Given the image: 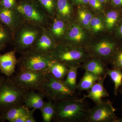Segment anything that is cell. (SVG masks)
<instances>
[{"label":"cell","mask_w":122,"mask_h":122,"mask_svg":"<svg viewBox=\"0 0 122 122\" xmlns=\"http://www.w3.org/2000/svg\"><path fill=\"white\" fill-rule=\"evenodd\" d=\"M90 25L95 32H99L102 30L103 29L102 20L98 17H92Z\"/></svg>","instance_id":"cell-30"},{"label":"cell","mask_w":122,"mask_h":122,"mask_svg":"<svg viewBox=\"0 0 122 122\" xmlns=\"http://www.w3.org/2000/svg\"><path fill=\"white\" fill-rule=\"evenodd\" d=\"M56 46L50 34L46 30L43 29L41 34L31 49L50 54Z\"/></svg>","instance_id":"cell-13"},{"label":"cell","mask_w":122,"mask_h":122,"mask_svg":"<svg viewBox=\"0 0 122 122\" xmlns=\"http://www.w3.org/2000/svg\"><path fill=\"white\" fill-rule=\"evenodd\" d=\"M48 74L46 72L22 71H19L9 81L21 89L41 92Z\"/></svg>","instance_id":"cell-5"},{"label":"cell","mask_w":122,"mask_h":122,"mask_svg":"<svg viewBox=\"0 0 122 122\" xmlns=\"http://www.w3.org/2000/svg\"><path fill=\"white\" fill-rule=\"evenodd\" d=\"M118 18V14L115 11H112L107 14L106 17V23L107 28H113Z\"/></svg>","instance_id":"cell-29"},{"label":"cell","mask_w":122,"mask_h":122,"mask_svg":"<svg viewBox=\"0 0 122 122\" xmlns=\"http://www.w3.org/2000/svg\"><path fill=\"white\" fill-rule=\"evenodd\" d=\"M118 93L122 95V86L119 87V89H118Z\"/></svg>","instance_id":"cell-38"},{"label":"cell","mask_w":122,"mask_h":122,"mask_svg":"<svg viewBox=\"0 0 122 122\" xmlns=\"http://www.w3.org/2000/svg\"><path fill=\"white\" fill-rule=\"evenodd\" d=\"M102 3H105L107 1V0H99Z\"/></svg>","instance_id":"cell-40"},{"label":"cell","mask_w":122,"mask_h":122,"mask_svg":"<svg viewBox=\"0 0 122 122\" xmlns=\"http://www.w3.org/2000/svg\"><path fill=\"white\" fill-rule=\"evenodd\" d=\"M57 6L58 13L62 17L64 18L69 17L72 9L67 0H58Z\"/></svg>","instance_id":"cell-24"},{"label":"cell","mask_w":122,"mask_h":122,"mask_svg":"<svg viewBox=\"0 0 122 122\" xmlns=\"http://www.w3.org/2000/svg\"><path fill=\"white\" fill-rule=\"evenodd\" d=\"M65 24L61 20H55L51 29L53 35L56 37L59 38L64 34L65 31Z\"/></svg>","instance_id":"cell-25"},{"label":"cell","mask_w":122,"mask_h":122,"mask_svg":"<svg viewBox=\"0 0 122 122\" xmlns=\"http://www.w3.org/2000/svg\"><path fill=\"white\" fill-rule=\"evenodd\" d=\"M2 83H3V82H2V81L1 80V79L0 78V86H1L2 85Z\"/></svg>","instance_id":"cell-43"},{"label":"cell","mask_w":122,"mask_h":122,"mask_svg":"<svg viewBox=\"0 0 122 122\" xmlns=\"http://www.w3.org/2000/svg\"><path fill=\"white\" fill-rule=\"evenodd\" d=\"M120 32L121 35L122 36V25L120 26Z\"/></svg>","instance_id":"cell-41"},{"label":"cell","mask_w":122,"mask_h":122,"mask_svg":"<svg viewBox=\"0 0 122 122\" xmlns=\"http://www.w3.org/2000/svg\"><path fill=\"white\" fill-rule=\"evenodd\" d=\"M81 68L85 70V71L90 72L101 77L107 75L106 64L97 57L86 59L83 65L81 66Z\"/></svg>","instance_id":"cell-15"},{"label":"cell","mask_w":122,"mask_h":122,"mask_svg":"<svg viewBox=\"0 0 122 122\" xmlns=\"http://www.w3.org/2000/svg\"><path fill=\"white\" fill-rule=\"evenodd\" d=\"M113 4L116 6L122 5V0H112Z\"/></svg>","instance_id":"cell-35"},{"label":"cell","mask_w":122,"mask_h":122,"mask_svg":"<svg viewBox=\"0 0 122 122\" xmlns=\"http://www.w3.org/2000/svg\"><path fill=\"white\" fill-rule=\"evenodd\" d=\"M69 70V68L65 65L53 59L49 64L48 73L55 78L63 81Z\"/></svg>","instance_id":"cell-17"},{"label":"cell","mask_w":122,"mask_h":122,"mask_svg":"<svg viewBox=\"0 0 122 122\" xmlns=\"http://www.w3.org/2000/svg\"><path fill=\"white\" fill-rule=\"evenodd\" d=\"M42 29L29 23H23L14 34V50L21 54L31 49L41 34Z\"/></svg>","instance_id":"cell-2"},{"label":"cell","mask_w":122,"mask_h":122,"mask_svg":"<svg viewBox=\"0 0 122 122\" xmlns=\"http://www.w3.org/2000/svg\"><path fill=\"white\" fill-rule=\"evenodd\" d=\"M23 20L16 9L5 8L0 5V21L12 34L23 24Z\"/></svg>","instance_id":"cell-10"},{"label":"cell","mask_w":122,"mask_h":122,"mask_svg":"<svg viewBox=\"0 0 122 122\" xmlns=\"http://www.w3.org/2000/svg\"><path fill=\"white\" fill-rule=\"evenodd\" d=\"M16 52L14 50L0 56V70L9 77L12 76L17 65Z\"/></svg>","instance_id":"cell-14"},{"label":"cell","mask_w":122,"mask_h":122,"mask_svg":"<svg viewBox=\"0 0 122 122\" xmlns=\"http://www.w3.org/2000/svg\"><path fill=\"white\" fill-rule=\"evenodd\" d=\"M82 98L76 96L54 102L53 120L58 122H86L90 108Z\"/></svg>","instance_id":"cell-1"},{"label":"cell","mask_w":122,"mask_h":122,"mask_svg":"<svg viewBox=\"0 0 122 122\" xmlns=\"http://www.w3.org/2000/svg\"><path fill=\"white\" fill-rule=\"evenodd\" d=\"M78 15L79 20L83 25L89 26L92 18V15L90 12L86 10H80L78 12Z\"/></svg>","instance_id":"cell-28"},{"label":"cell","mask_w":122,"mask_h":122,"mask_svg":"<svg viewBox=\"0 0 122 122\" xmlns=\"http://www.w3.org/2000/svg\"><path fill=\"white\" fill-rule=\"evenodd\" d=\"M102 78L88 71H85L83 77L77 84V90L79 92L84 91H88L94 84Z\"/></svg>","instance_id":"cell-18"},{"label":"cell","mask_w":122,"mask_h":122,"mask_svg":"<svg viewBox=\"0 0 122 122\" xmlns=\"http://www.w3.org/2000/svg\"><path fill=\"white\" fill-rule=\"evenodd\" d=\"M41 93L44 97L54 102L75 96L64 81L55 78L48 73Z\"/></svg>","instance_id":"cell-7"},{"label":"cell","mask_w":122,"mask_h":122,"mask_svg":"<svg viewBox=\"0 0 122 122\" xmlns=\"http://www.w3.org/2000/svg\"><path fill=\"white\" fill-rule=\"evenodd\" d=\"M37 122L36 120L35 119V118L33 116H31L27 120H26V122Z\"/></svg>","instance_id":"cell-37"},{"label":"cell","mask_w":122,"mask_h":122,"mask_svg":"<svg viewBox=\"0 0 122 122\" xmlns=\"http://www.w3.org/2000/svg\"><path fill=\"white\" fill-rule=\"evenodd\" d=\"M52 60L49 54L30 49L21 54L17 60L18 69L19 71H30L48 73V66Z\"/></svg>","instance_id":"cell-3"},{"label":"cell","mask_w":122,"mask_h":122,"mask_svg":"<svg viewBox=\"0 0 122 122\" xmlns=\"http://www.w3.org/2000/svg\"><path fill=\"white\" fill-rule=\"evenodd\" d=\"M89 3L92 7L96 9H101L102 7V2L99 0H89Z\"/></svg>","instance_id":"cell-34"},{"label":"cell","mask_w":122,"mask_h":122,"mask_svg":"<svg viewBox=\"0 0 122 122\" xmlns=\"http://www.w3.org/2000/svg\"><path fill=\"white\" fill-rule=\"evenodd\" d=\"M44 97V95L41 92H36L35 91H29L25 95L23 103L29 109L41 110L45 103Z\"/></svg>","instance_id":"cell-16"},{"label":"cell","mask_w":122,"mask_h":122,"mask_svg":"<svg viewBox=\"0 0 122 122\" xmlns=\"http://www.w3.org/2000/svg\"><path fill=\"white\" fill-rule=\"evenodd\" d=\"M15 9L20 13L23 20L35 26L42 28L46 24V15L33 5L23 3L18 5Z\"/></svg>","instance_id":"cell-9"},{"label":"cell","mask_w":122,"mask_h":122,"mask_svg":"<svg viewBox=\"0 0 122 122\" xmlns=\"http://www.w3.org/2000/svg\"><path fill=\"white\" fill-rule=\"evenodd\" d=\"M117 122H122V118H119Z\"/></svg>","instance_id":"cell-42"},{"label":"cell","mask_w":122,"mask_h":122,"mask_svg":"<svg viewBox=\"0 0 122 122\" xmlns=\"http://www.w3.org/2000/svg\"><path fill=\"white\" fill-rule=\"evenodd\" d=\"M67 37L68 40L74 43H80L84 40L85 34L80 26L74 25L71 27L68 31Z\"/></svg>","instance_id":"cell-23"},{"label":"cell","mask_w":122,"mask_h":122,"mask_svg":"<svg viewBox=\"0 0 122 122\" xmlns=\"http://www.w3.org/2000/svg\"><path fill=\"white\" fill-rule=\"evenodd\" d=\"M40 110L44 122H51L53 120L55 113V106L51 100L45 102L44 106Z\"/></svg>","instance_id":"cell-22"},{"label":"cell","mask_w":122,"mask_h":122,"mask_svg":"<svg viewBox=\"0 0 122 122\" xmlns=\"http://www.w3.org/2000/svg\"><path fill=\"white\" fill-rule=\"evenodd\" d=\"M75 2L81 4H86L89 3V0H74Z\"/></svg>","instance_id":"cell-36"},{"label":"cell","mask_w":122,"mask_h":122,"mask_svg":"<svg viewBox=\"0 0 122 122\" xmlns=\"http://www.w3.org/2000/svg\"><path fill=\"white\" fill-rule=\"evenodd\" d=\"M106 74L109 76L114 84V94L118 95L119 87L122 84V70L118 69L107 68Z\"/></svg>","instance_id":"cell-21"},{"label":"cell","mask_w":122,"mask_h":122,"mask_svg":"<svg viewBox=\"0 0 122 122\" xmlns=\"http://www.w3.org/2000/svg\"><path fill=\"white\" fill-rule=\"evenodd\" d=\"M16 0H2L0 2V5L8 9H14Z\"/></svg>","instance_id":"cell-33"},{"label":"cell","mask_w":122,"mask_h":122,"mask_svg":"<svg viewBox=\"0 0 122 122\" xmlns=\"http://www.w3.org/2000/svg\"><path fill=\"white\" fill-rule=\"evenodd\" d=\"M35 111L34 109L30 110L27 113L17 118L14 120L13 122H26V120L31 116H33L34 113Z\"/></svg>","instance_id":"cell-32"},{"label":"cell","mask_w":122,"mask_h":122,"mask_svg":"<svg viewBox=\"0 0 122 122\" xmlns=\"http://www.w3.org/2000/svg\"><path fill=\"white\" fill-rule=\"evenodd\" d=\"M1 24H2V23H1V22L0 21V25H1Z\"/></svg>","instance_id":"cell-44"},{"label":"cell","mask_w":122,"mask_h":122,"mask_svg":"<svg viewBox=\"0 0 122 122\" xmlns=\"http://www.w3.org/2000/svg\"><path fill=\"white\" fill-rule=\"evenodd\" d=\"M116 50L115 44L107 41L99 42L91 48V52L103 61V59L112 60Z\"/></svg>","instance_id":"cell-11"},{"label":"cell","mask_w":122,"mask_h":122,"mask_svg":"<svg viewBox=\"0 0 122 122\" xmlns=\"http://www.w3.org/2000/svg\"><path fill=\"white\" fill-rule=\"evenodd\" d=\"M24 104L14 107L5 111L4 118L10 122L14 120L26 113L29 110Z\"/></svg>","instance_id":"cell-20"},{"label":"cell","mask_w":122,"mask_h":122,"mask_svg":"<svg viewBox=\"0 0 122 122\" xmlns=\"http://www.w3.org/2000/svg\"><path fill=\"white\" fill-rule=\"evenodd\" d=\"M118 50L116 51L111 62L112 68L122 70V49Z\"/></svg>","instance_id":"cell-26"},{"label":"cell","mask_w":122,"mask_h":122,"mask_svg":"<svg viewBox=\"0 0 122 122\" xmlns=\"http://www.w3.org/2000/svg\"><path fill=\"white\" fill-rule=\"evenodd\" d=\"M107 75L103 77L92 87L88 91L87 95H85L82 98L85 100L86 98H90L95 104L102 102V98L109 97V95L104 86V81Z\"/></svg>","instance_id":"cell-12"},{"label":"cell","mask_w":122,"mask_h":122,"mask_svg":"<svg viewBox=\"0 0 122 122\" xmlns=\"http://www.w3.org/2000/svg\"><path fill=\"white\" fill-rule=\"evenodd\" d=\"M116 110L111 101L102 100L90 109L86 122H117Z\"/></svg>","instance_id":"cell-8"},{"label":"cell","mask_w":122,"mask_h":122,"mask_svg":"<svg viewBox=\"0 0 122 122\" xmlns=\"http://www.w3.org/2000/svg\"><path fill=\"white\" fill-rule=\"evenodd\" d=\"M80 66H73L69 67V71L63 81L68 88L73 93H75L77 87V78L78 70Z\"/></svg>","instance_id":"cell-19"},{"label":"cell","mask_w":122,"mask_h":122,"mask_svg":"<svg viewBox=\"0 0 122 122\" xmlns=\"http://www.w3.org/2000/svg\"><path fill=\"white\" fill-rule=\"evenodd\" d=\"M50 55L53 60L63 63L68 68L73 66L81 67V63L89 57L82 49L62 44L56 46Z\"/></svg>","instance_id":"cell-4"},{"label":"cell","mask_w":122,"mask_h":122,"mask_svg":"<svg viewBox=\"0 0 122 122\" xmlns=\"http://www.w3.org/2000/svg\"><path fill=\"white\" fill-rule=\"evenodd\" d=\"M40 3L49 14L52 13L54 8V4L52 0H39Z\"/></svg>","instance_id":"cell-31"},{"label":"cell","mask_w":122,"mask_h":122,"mask_svg":"<svg viewBox=\"0 0 122 122\" xmlns=\"http://www.w3.org/2000/svg\"><path fill=\"white\" fill-rule=\"evenodd\" d=\"M28 90L21 89L8 81L0 86V108L5 110L24 104L25 95Z\"/></svg>","instance_id":"cell-6"},{"label":"cell","mask_w":122,"mask_h":122,"mask_svg":"<svg viewBox=\"0 0 122 122\" xmlns=\"http://www.w3.org/2000/svg\"><path fill=\"white\" fill-rule=\"evenodd\" d=\"M12 35L8 29L3 26L2 24L0 25V44L5 45L11 41Z\"/></svg>","instance_id":"cell-27"},{"label":"cell","mask_w":122,"mask_h":122,"mask_svg":"<svg viewBox=\"0 0 122 122\" xmlns=\"http://www.w3.org/2000/svg\"><path fill=\"white\" fill-rule=\"evenodd\" d=\"M5 45H2V44H0V51L2 50V49L4 48Z\"/></svg>","instance_id":"cell-39"}]
</instances>
